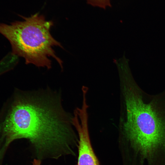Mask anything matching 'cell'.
<instances>
[{
  "mask_svg": "<svg viewBox=\"0 0 165 165\" xmlns=\"http://www.w3.org/2000/svg\"><path fill=\"white\" fill-rule=\"evenodd\" d=\"M41 163L40 160L35 159L33 161L32 165H41Z\"/></svg>",
  "mask_w": 165,
  "mask_h": 165,
  "instance_id": "cell-6",
  "label": "cell"
},
{
  "mask_svg": "<svg viewBox=\"0 0 165 165\" xmlns=\"http://www.w3.org/2000/svg\"><path fill=\"white\" fill-rule=\"evenodd\" d=\"M121 132L137 165H165V90L150 95L132 78L120 82Z\"/></svg>",
  "mask_w": 165,
  "mask_h": 165,
  "instance_id": "cell-2",
  "label": "cell"
},
{
  "mask_svg": "<svg viewBox=\"0 0 165 165\" xmlns=\"http://www.w3.org/2000/svg\"><path fill=\"white\" fill-rule=\"evenodd\" d=\"M79 137L78 165H99L91 145L88 130V112H78L72 119Z\"/></svg>",
  "mask_w": 165,
  "mask_h": 165,
  "instance_id": "cell-4",
  "label": "cell"
},
{
  "mask_svg": "<svg viewBox=\"0 0 165 165\" xmlns=\"http://www.w3.org/2000/svg\"><path fill=\"white\" fill-rule=\"evenodd\" d=\"M21 16L24 21H16L10 25L0 24V33L10 43L13 54L24 57L26 64L48 69L51 67L49 57H52L63 69V62L53 48L54 46L63 48L51 34L53 22L46 20L38 13L29 17Z\"/></svg>",
  "mask_w": 165,
  "mask_h": 165,
  "instance_id": "cell-3",
  "label": "cell"
},
{
  "mask_svg": "<svg viewBox=\"0 0 165 165\" xmlns=\"http://www.w3.org/2000/svg\"><path fill=\"white\" fill-rule=\"evenodd\" d=\"M57 94L47 90L18 95L2 126L8 141L25 138L38 152L58 156L61 149L70 153V142L75 137L72 117L63 108Z\"/></svg>",
  "mask_w": 165,
  "mask_h": 165,
  "instance_id": "cell-1",
  "label": "cell"
},
{
  "mask_svg": "<svg viewBox=\"0 0 165 165\" xmlns=\"http://www.w3.org/2000/svg\"><path fill=\"white\" fill-rule=\"evenodd\" d=\"M87 4L94 7H97L104 9L111 7L110 0H86Z\"/></svg>",
  "mask_w": 165,
  "mask_h": 165,
  "instance_id": "cell-5",
  "label": "cell"
}]
</instances>
